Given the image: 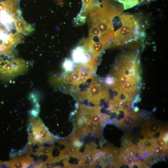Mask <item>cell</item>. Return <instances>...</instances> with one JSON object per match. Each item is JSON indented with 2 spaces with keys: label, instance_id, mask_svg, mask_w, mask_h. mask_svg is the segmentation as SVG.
<instances>
[{
  "label": "cell",
  "instance_id": "13",
  "mask_svg": "<svg viewBox=\"0 0 168 168\" xmlns=\"http://www.w3.org/2000/svg\"><path fill=\"white\" fill-rule=\"evenodd\" d=\"M123 5L124 10L130 8L139 3V0H115Z\"/></svg>",
  "mask_w": 168,
  "mask_h": 168
},
{
  "label": "cell",
  "instance_id": "1",
  "mask_svg": "<svg viewBox=\"0 0 168 168\" xmlns=\"http://www.w3.org/2000/svg\"><path fill=\"white\" fill-rule=\"evenodd\" d=\"M103 7L93 9L90 14L91 23L98 29L100 35V42L104 49L110 46L114 36L113 20L122 13V11L114 5L102 2Z\"/></svg>",
  "mask_w": 168,
  "mask_h": 168
},
{
  "label": "cell",
  "instance_id": "2",
  "mask_svg": "<svg viewBox=\"0 0 168 168\" xmlns=\"http://www.w3.org/2000/svg\"><path fill=\"white\" fill-rule=\"evenodd\" d=\"M119 16L122 26L114 32L110 46L121 45L139 39H143L144 31L136 16L123 14Z\"/></svg>",
  "mask_w": 168,
  "mask_h": 168
},
{
  "label": "cell",
  "instance_id": "15",
  "mask_svg": "<svg viewBox=\"0 0 168 168\" xmlns=\"http://www.w3.org/2000/svg\"><path fill=\"white\" fill-rule=\"evenodd\" d=\"M94 77V73L85 70H82L81 74V83H84L89 79H93Z\"/></svg>",
  "mask_w": 168,
  "mask_h": 168
},
{
  "label": "cell",
  "instance_id": "10",
  "mask_svg": "<svg viewBox=\"0 0 168 168\" xmlns=\"http://www.w3.org/2000/svg\"><path fill=\"white\" fill-rule=\"evenodd\" d=\"M55 146L52 145L50 147H45L42 145L39 146L36 152H32V154L37 156L38 157L40 155H45L48 157V158L44 161V164L50 163L54 162L55 158L52 155V151Z\"/></svg>",
  "mask_w": 168,
  "mask_h": 168
},
{
  "label": "cell",
  "instance_id": "17",
  "mask_svg": "<svg viewBox=\"0 0 168 168\" xmlns=\"http://www.w3.org/2000/svg\"><path fill=\"white\" fill-rule=\"evenodd\" d=\"M88 119L86 124V128L85 131L86 133V134H88L91 131L94 133V132H96L99 126H100L99 124H97L96 123L91 121L89 119Z\"/></svg>",
  "mask_w": 168,
  "mask_h": 168
},
{
  "label": "cell",
  "instance_id": "25",
  "mask_svg": "<svg viewBox=\"0 0 168 168\" xmlns=\"http://www.w3.org/2000/svg\"><path fill=\"white\" fill-rule=\"evenodd\" d=\"M83 145L82 142L78 140H75L73 143V145L76 148H80Z\"/></svg>",
  "mask_w": 168,
  "mask_h": 168
},
{
  "label": "cell",
  "instance_id": "4",
  "mask_svg": "<svg viewBox=\"0 0 168 168\" xmlns=\"http://www.w3.org/2000/svg\"><path fill=\"white\" fill-rule=\"evenodd\" d=\"M20 36L0 22V60L13 57L14 49L21 41Z\"/></svg>",
  "mask_w": 168,
  "mask_h": 168
},
{
  "label": "cell",
  "instance_id": "26",
  "mask_svg": "<svg viewBox=\"0 0 168 168\" xmlns=\"http://www.w3.org/2000/svg\"><path fill=\"white\" fill-rule=\"evenodd\" d=\"M155 0H139V3L141 4H146Z\"/></svg>",
  "mask_w": 168,
  "mask_h": 168
},
{
  "label": "cell",
  "instance_id": "6",
  "mask_svg": "<svg viewBox=\"0 0 168 168\" xmlns=\"http://www.w3.org/2000/svg\"><path fill=\"white\" fill-rule=\"evenodd\" d=\"M79 96L82 99H88L90 102L95 105L99 104L102 99L107 101L110 100L107 86L100 83L95 76L92 79L89 87L86 90L79 93Z\"/></svg>",
  "mask_w": 168,
  "mask_h": 168
},
{
  "label": "cell",
  "instance_id": "3",
  "mask_svg": "<svg viewBox=\"0 0 168 168\" xmlns=\"http://www.w3.org/2000/svg\"><path fill=\"white\" fill-rule=\"evenodd\" d=\"M27 130L29 140L27 145H42L44 143L53 144L55 138L49 132L39 116H32L29 119Z\"/></svg>",
  "mask_w": 168,
  "mask_h": 168
},
{
  "label": "cell",
  "instance_id": "21",
  "mask_svg": "<svg viewBox=\"0 0 168 168\" xmlns=\"http://www.w3.org/2000/svg\"><path fill=\"white\" fill-rule=\"evenodd\" d=\"M155 142L156 145L168 149L167 143L165 142L160 137L155 140Z\"/></svg>",
  "mask_w": 168,
  "mask_h": 168
},
{
  "label": "cell",
  "instance_id": "20",
  "mask_svg": "<svg viewBox=\"0 0 168 168\" xmlns=\"http://www.w3.org/2000/svg\"><path fill=\"white\" fill-rule=\"evenodd\" d=\"M115 82V80L114 77L111 75H108L105 79V83L110 88H111L114 85Z\"/></svg>",
  "mask_w": 168,
  "mask_h": 168
},
{
  "label": "cell",
  "instance_id": "14",
  "mask_svg": "<svg viewBox=\"0 0 168 168\" xmlns=\"http://www.w3.org/2000/svg\"><path fill=\"white\" fill-rule=\"evenodd\" d=\"M156 153L153 152L152 154H149L146 155L143 158L144 162L147 164L148 167V165L151 166L154 163H156L158 161Z\"/></svg>",
  "mask_w": 168,
  "mask_h": 168
},
{
  "label": "cell",
  "instance_id": "7",
  "mask_svg": "<svg viewBox=\"0 0 168 168\" xmlns=\"http://www.w3.org/2000/svg\"><path fill=\"white\" fill-rule=\"evenodd\" d=\"M82 47L85 54L95 59H98L105 49L101 43L95 42L89 38L84 40Z\"/></svg>",
  "mask_w": 168,
  "mask_h": 168
},
{
  "label": "cell",
  "instance_id": "9",
  "mask_svg": "<svg viewBox=\"0 0 168 168\" xmlns=\"http://www.w3.org/2000/svg\"><path fill=\"white\" fill-rule=\"evenodd\" d=\"M16 12L13 16L14 21L17 31L26 35L30 34L34 30L31 25L28 24L21 16H18Z\"/></svg>",
  "mask_w": 168,
  "mask_h": 168
},
{
  "label": "cell",
  "instance_id": "18",
  "mask_svg": "<svg viewBox=\"0 0 168 168\" xmlns=\"http://www.w3.org/2000/svg\"><path fill=\"white\" fill-rule=\"evenodd\" d=\"M165 129L164 128L159 126L155 123L151 122L148 129V135L152 134L161 129Z\"/></svg>",
  "mask_w": 168,
  "mask_h": 168
},
{
  "label": "cell",
  "instance_id": "8",
  "mask_svg": "<svg viewBox=\"0 0 168 168\" xmlns=\"http://www.w3.org/2000/svg\"><path fill=\"white\" fill-rule=\"evenodd\" d=\"M34 163L33 159L29 155L16 157L8 161L2 162V166L8 168H27Z\"/></svg>",
  "mask_w": 168,
  "mask_h": 168
},
{
  "label": "cell",
  "instance_id": "23",
  "mask_svg": "<svg viewBox=\"0 0 168 168\" xmlns=\"http://www.w3.org/2000/svg\"><path fill=\"white\" fill-rule=\"evenodd\" d=\"M67 147L70 153V156H74L75 155L77 156V155H78V152L75 147L72 146H69Z\"/></svg>",
  "mask_w": 168,
  "mask_h": 168
},
{
  "label": "cell",
  "instance_id": "5",
  "mask_svg": "<svg viewBox=\"0 0 168 168\" xmlns=\"http://www.w3.org/2000/svg\"><path fill=\"white\" fill-rule=\"evenodd\" d=\"M28 61L11 57L0 60V77L9 79L26 72L30 64Z\"/></svg>",
  "mask_w": 168,
  "mask_h": 168
},
{
  "label": "cell",
  "instance_id": "19",
  "mask_svg": "<svg viewBox=\"0 0 168 168\" xmlns=\"http://www.w3.org/2000/svg\"><path fill=\"white\" fill-rule=\"evenodd\" d=\"M168 149L160 146H156L154 150V152L157 155L166 154Z\"/></svg>",
  "mask_w": 168,
  "mask_h": 168
},
{
  "label": "cell",
  "instance_id": "12",
  "mask_svg": "<svg viewBox=\"0 0 168 168\" xmlns=\"http://www.w3.org/2000/svg\"><path fill=\"white\" fill-rule=\"evenodd\" d=\"M99 59H95L89 57L85 63L76 65L79 66L82 68L94 73L99 63Z\"/></svg>",
  "mask_w": 168,
  "mask_h": 168
},
{
  "label": "cell",
  "instance_id": "16",
  "mask_svg": "<svg viewBox=\"0 0 168 168\" xmlns=\"http://www.w3.org/2000/svg\"><path fill=\"white\" fill-rule=\"evenodd\" d=\"M74 63L73 61L69 58H66L64 60L62 67L65 72H71L74 67Z\"/></svg>",
  "mask_w": 168,
  "mask_h": 168
},
{
  "label": "cell",
  "instance_id": "11",
  "mask_svg": "<svg viewBox=\"0 0 168 168\" xmlns=\"http://www.w3.org/2000/svg\"><path fill=\"white\" fill-rule=\"evenodd\" d=\"M89 57L84 54L83 47L81 46L77 47L72 52V61L77 64L85 63Z\"/></svg>",
  "mask_w": 168,
  "mask_h": 168
},
{
  "label": "cell",
  "instance_id": "27",
  "mask_svg": "<svg viewBox=\"0 0 168 168\" xmlns=\"http://www.w3.org/2000/svg\"><path fill=\"white\" fill-rule=\"evenodd\" d=\"M133 110L134 112H137L139 110V108H138V107L137 106L134 107H133Z\"/></svg>",
  "mask_w": 168,
  "mask_h": 168
},
{
  "label": "cell",
  "instance_id": "22",
  "mask_svg": "<svg viewBox=\"0 0 168 168\" xmlns=\"http://www.w3.org/2000/svg\"><path fill=\"white\" fill-rule=\"evenodd\" d=\"M136 158L133 156L127 157L124 158V161L130 168L134 163Z\"/></svg>",
  "mask_w": 168,
  "mask_h": 168
},
{
  "label": "cell",
  "instance_id": "24",
  "mask_svg": "<svg viewBox=\"0 0 168 168\" xmlns=\"http://www.w3.org/2000/svg\"><path fill=\"white\" fill-rule=\"evenodd\" d=\"M99 124L101 127L104 126L106 123V119L104 116L101 117L99 121Z\"/></svg>",
  "mask_w": 168,
  "mask_h": 168
}]
</instances>
